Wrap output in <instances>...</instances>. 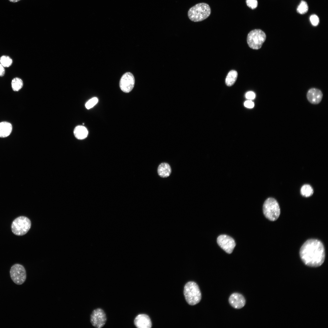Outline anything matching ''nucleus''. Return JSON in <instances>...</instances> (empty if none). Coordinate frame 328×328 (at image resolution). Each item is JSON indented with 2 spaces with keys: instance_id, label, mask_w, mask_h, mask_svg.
Masks as SVG:
<instances>
[{
  "instance_id": "nucleus-17",
  "label": "nucleus",
  "mask_w": 328,
  "mask_h": 328,
  "mask_svg": "<svg viewBox=\"0 0 328 328\" xmlns=\"http://www.w3.org/2000/svg\"><path fill=\"white\" fill-rule=\"evenodd\" d=\"M237 73L235 70L230 71L228 73L225 79V83L228 86H231L233 85L237 79Z\"/></svg>"
},
{
  "instance_id": "nucleus-26",
  "label": "nucleus",
  "mask_w": 328,
  "mask_h": 328,
  "mask_svg": "<svg viewBox=\"0 0 328 328\" xmlns=\"http://www.w3.org/2000/svg\"><path fill=\"white\" fill-rule=\"evenodd\" d=\"M244 106L248 108H252L254 106L253 102L251 100H248L245 101L244 103Z\"/></svg>"
},
{
  "instance_id": "nucleus-20",
  "label": "nucleus",
  "mask_w": 328,
  "mask_h": 328,
  "mask_svg": "<svg viewBox=\"0 0 328 328\" xmlns=\"http://www.w3.org/2000/svg\"><path fill=\"white\" fill-rule=\"evenodd\" d=\"M13 60L9 56L2 55L0 57V63L5 67H9L12 64Z\"/></svg>"
},
{
  "instance_id": "nucleus-4",
  "label": "nucleus",
  "mask_w": 328,
  "mask_h": 328,
  "mask_svg": "<svg viewBox=\"0 0 328 328\" xmlns=\"http://www.w3.org/2000/svg\"><path fill=\"white\" fill-rule=\"evenodd\" d=\"M263 210L265 217L272 221L276 220L280 214V210L278 202L275 199L269 197L265 201Z\"/></svg>"
},
{
  "instance_id": "nucleus-5",
  "label": "nucleus",
  "mask_w": 328,
  "mask_h": 328,
  "mask_svg": "<svg viewBox=\"0 0 328 328\" xmlns=\"http://www.w3.org/2000/svg\"><path fill=\"white\" fill-rule=\"evenodd\" d=\"M30 220L26 217L21 216L12 222L11 229L13 233L17 236H22L29 231L31 227Z\"/></svg>"
},
{
  "instance_id": "nucleus-8",
  "label": "nucleus",
  "mask_w": 328,
  "mask_h": 328,
  "mask_svg": "<svg viewBox=\"0 0 328 328\" xmlns=\"http://www.w3.org/2000/svg\"><path fill=\"white\" fill-rule=\"evenodd\" d=\"M107 320L106 315L101 308H97L92 312L90 316L91 322L93 326L97 328L103 327Z\"/></svg>"
},
{
  "instance_id": "nucleus-7",
  "label": "nucleus",
  "mask_w": 328,
  "mask_h": 328,
  "mask_svg": "<svg viewBox=\"0 0 328 328\" xmlns=\"http://www.w3.org/2000/svg\"><path fill=\"white\" fill-rule=\"evenodd\" d=\"M10 273L12 280L16 284L22 285L26 281V271L24 266L20 264L13 265L10 269Z\"/></svg>"
},
{
  "instance_id": "nucleus-22",
  "label": "nucleus",
  "mask_w": 328,
  "mask_h": 328,
  "mask_svg": "<svg viewBox=\"0 0 328 328\" xmlns=\"http://www.w3.org/2000/svg\"><path fill=\"white\" fill-rule=\"evenodd\" d=\"M98 99L96 97H94L89 100L86 103L85 106L87 109H90L93 108L98 102Z\"/></svg>"
},
{
  "instance_id": "nucleus-6",
  "label": "nucleus",
  "mask_w": 328,
  "mask_h": 328,
  "mask_svg": "<svg viewBox=\"0 0 328 328\" xmlns=\"http://www.w3.org/2000/svg\"><path fill=\"white\" fill-rule=\"evenodd\" d=\"M266 39L265 33L260 29H255L248 34L247 42L250 47L255 50L260 49Z\"/></svg>"
},
{
  "instance_id": "nucleus-24",
  "label": "nucleus",
  "mask_w": 328,
  "mask_h": 328,
  "mask_svg": "<svg viewBox=\"0 0 328 328\" xmlns=\"http://www.w3.org/2000/svg\"><path fill=\"white\" fill-rule=\"evenodd\" d=\"M309 19L312 24L314 26H317L319 23V18L316 15L313 14L311 15Z\"/></svg>"
},
{
  "instance_id": "nucleus-11",
  "label": "nucleus",
  "mask_w": 328,
  "mask_h": 328,
  "mask_svg": "<svg viewBox=\"0 0 328 328\" xmlns=\"http://www.w3.org/2000/svg\"><path fill=\"white\" fill-rule=\"evenodd\" d=\"M230 305L236 309H240L245 305L246 300L244 297L241 294L235 292L231 294L229 299Z\"/></svg>"
},
{
  "instance_id": "nucleus-16",
  "label": "nucleus",
  "mask_w": 328,
  "mask_h": 328,
  "mask_svg": "<svg viewBox=\"0 0 328 328\" xmlns=\"http://www.w3.org/2000/svg\"><path fill=\"white\" fill-rule=\"evenodd\" d=\"M73 133L76 138L80 140L86 138L88 135V131L87 128L82 125L76 126L74 130Z\"/></svg>"
},
{
  "instance_id": "nucleus-14",
  "label": "nucleus",
  "mask_w": 328,
  "mask_h": 328,
  "mask_svg": "<svg viewBox=\"0 0 328 328\" xmlns=\"http://www.w3.org/2000/svg\"><path fill=\"white\" fill-rule=\"evenodd\" d=\"M12 129V124L9 122L2 121L0 122V137L5 138L11 133Z\"/></svg>"
},
{
  "instance_id": "nucleus-2",
  "label": "nucleus",
  "mask_w": 328,
  "mask_h": 328,
  "mask_svg": "<svg viewBox=\"0 0 328 328\" xmlns=\"http://www.w3.org/2000/svg\"><path fill=\"white\" fill-rule=\"evenodd\" d=\"M211 13L208 4L202 2L198 3L190 8L188 11V16L194 22L202 21L207 18Z\"/></svg>"
},
{
  "instance_id": "nucleus-18",
  "label": "nucleus",
  "mask_w": 328,
  "mask_h": 328,
  "mask_svg": "<svg viewBox=\"0 0 328 328\" xmlns=\"http://www.w3.org/2000/svg\"><path fill=\"white\" fill-rule=\"evenodd\" d=\"M11 86L13 90L18 91L23 87V82L22 80L18 77L13 78L11 81Z\"/></svg>"
},
{
  "instance_id": "nucleus-21",
  "label": "nucleus",
  "mask_w": 328,
  "mask_h": 328,
  "mask_svg": "<svg viewBox=\"0 0 328 328\" xmlns=\"http://www.w3.org/2000/svg\"><path fill=\"white\" fill-rule=\"evenodd\" d=\"M308 10V6L306 2L302 1L297 9V12L300 14H303L307 12Z\"/></svg>"
},
{
  "instance_id": "nucleus-12",
  "label": "nucleus",
  "mask_w": 328,
  "mask_h": 328,
  "mask_svg": "<svg viewBox=\"0 0 328 328\" xmlns=\"http://www.w3.org/2000/svg\"><path fill=\"white\" fill-rule=\"evenodd\" d=\"M135 326L138 328H150L152 324L149 316L146 314H140L137 316L134 320Z\"/></svg>"
},
{
  "instance_id": "nucleus-23",
  "label": "nucleus",
  "mask_w": 328,
  "mask_h": 328,
  "mask_svg": "<svg viewBox=\"0 0 328 328\" xmlns=\"http://www.w3.org/2000/svg\"><path fill=\"white\" fill-rule=\"evenodd\" d=\"M247 5L252 9H256L258 5L257 0H246Z\"/></svg>"
},
{
  "instance_id": "nucleus-25",
  "label": "nucleus",
  "mask_w": 328,
  "mask_h": 328,
  "mask_svg": "<svg viewBox=\"0 0 328 328\" xmlns=\"http://www.w3.org/2000/svg\"><path fill=\"white\" fill-rule=\"evenodd\" d=\"M245 97L248 99L252 100L255 98V93L252 91H249L246 93Z\"/></svg>"
},
{
  "instance_id": "nucleus-15",
  "label": "nucleus",
  "mask_w": 328,
  "mask_h": 328,
  "mask_svg": "<svg viewBox=\"0 0 328 328\" xmlns=\"http://www.w3.org/2000/svg\"><path fill=\"white\" fill-rule=\"evenodd\" d=\"M158 173L161 177L165 178L168 177L171 173V169L170 165L167 163H162L158 166Z\"/></svg>"
},
{
  "instance_id": "nucleus-1",
  "label": "nucleus",
  "mask_w": 328,
  "mask_h": 328,
  "mask_svg": "<svg viewBox=\"0 0 328 328\" xmlns=\"http://www.w3.org/2000/svg\"><path fill=\"white\" fill-rule=\"evenodd\" d=\"M299 255L302 260L306 265L311 267H318L321 265L324 261V247L320 241L310 239L302 245Z\"/></svg>"
},
{
  "instance_id": "nucleus-3",
  "label": "nucleus",
  "mask_w": 328,
  "mask_h": 328,
  "mask_svg": "<svg viewBox=\"0 0 328 328\" xmlns=\"http://www.w3.org/2000/svg\"><path fill=\"white\" fill-rule=\"evenodd\" d=\"M184 294L187 302L194 305L200 302L201 298V293L199 286L193 282L187 283L184 287Z\"/></svg>"
},
{
  "instance_id": "nucleus-9",
  "label": "nucleus",
  "mask_w": 328,
  "mask_h": 328,
  "mask_svg": "<svg viewBox=\"0 0 328 328\" xmlns=\"http://www.w3.org/2000/svg\"><path fill=\"white\" fill-rule=\"evenodd\" d=\"M217 242L219 246L228 254H231L236 245L234 239L231 237L225 234L219 236Z\"/></svg>"
},
{
  "instance_id": "nucleus-28",
  "label": "nucleus",
  "mask_w": 328,
  "mask_h": 328,
  "mask_svg": "<svg viewBox=\"0 0 328 328\" xmlns=\"http://www.w3.org/2000/svg\"><path fill=\"white\" fill-rule=\"evenodd\" d=\"M20 0H9V1L12 2H16Z\"/></svg>"
},
{
  "instance_id": "nucleus-27",
  "label": "nucleus",
  "mask_w": 328,
  "mask_h": 328,
  "mask_svg": "<svg viewBox=\"0 0 328 328\" xmlns=\"http://www.w3.org/2000/svg\"><path fill=\"white\" fill-rule=\"evenodd\" d=\"M5 72L4 67L0 63V77H3L5 75Z\"/></svg>"
},
{
  "instance_id": "nucleus-10",
  "label": "nucleus",
  "mask_w": 328,
  "mask_h": 328,
  "mask_svg": "<svg viewBox=\"0 0 328 328\" xmlns=\"http://www.w3.org/2000/svg\"><path fill=\"white\" fill-rule=\"evenodd\" d=\"M135 80L134 76L131 73L127 72L121 77L119 83L121 90L125 93L130 92L134 87Z\"/></svg>"
},
{
  "instance_id": "nucleus-13",
  "label": "nucleus",
  "mask_w": 328,
  "mask_h": 328,
  "mask_svg": "<svg viewBox=\"0 0 328 328\" xmlns=\"http://www.w3.org/2000/svg\"><path fill=\"white\" fill-rule=\"evenodd\" d=\"M306 97L310 103L313 104H317L322 100L323 94L319 89L312 88L308 91Z\"/></svg>"
},
{
  "instance_id": "nucleus-19",
  "label": "nucleus",
  "mask_w": 328,
  "mask_h": 328,
  "mask_svg": "<svg viewBox=\"0 0 328 328\" xmlns=\"http://www.w3.org/2000/svg\"><path fill=\"white\" fill-rule=\"evenodd\" d=\"M300 192L302 196L308 197L312 195L313 193V190L312 187L309 185L305 184L301 187Z\"/></svg>"
}]
</instances>
